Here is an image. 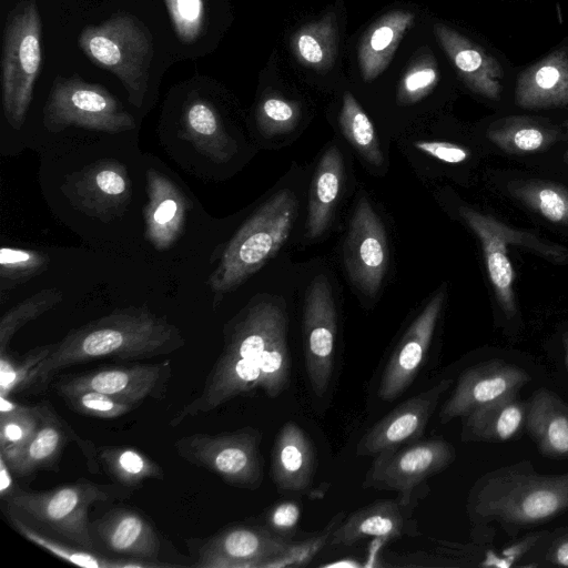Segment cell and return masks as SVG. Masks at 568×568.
<instances>
[{
  "label": "cell",
  "instance_id": "cell-34",
  "mask_svg": "<svg viewBox=\"0 0 568 568\" xmlns=\"http://www.w3.org/2000/svg\"><path fill=\"white\" fill-rule=\"evenodd\" d=\"M41 424L39 406H24L0 396V455L11 468Z\"/></svg>",
  "mask_w": 568,
  "mask_h": 568
},
{
  "label": "cell",
  "instance_id": "cell-17",
  "mask_svg": "<svg viewBox=\"0 0 568 568\" xmlns=\"http://www.w3.org/2000/svg\"><path fill=\"white\" fill-rule=\"evenodd\" d=\"M292 541L264 526L234 525L197 548L199 568H262Z\"/></svg>",
  "mask_w": 568,
  "mask_h": 568
},
{
  "label": "cell",
  "instance_id": "cell-12",
  "mask_svg": "<svg viewBox=\"0 0 568 568\" xmlns=\"http://www.w3.org/2000/svg\"><path fill=\"white\" fill-rule=\"evenodd\" d=\"M459 214L481 243L484 258L495 295L505 314L516 313L514 295V268L507 253L510 244L532 248L557 263L568 261V251L561 246L544 243L531 234L511 229L490 215H485L467 206Z\"/></svg>",
  "mask_w": 568,
  "mask_h": 568
},
{
  "label": "cell",
  "instance_id": "cell-37",
  "mask_svg": "<svg viewBox=\"0 0 568 568\" xmlns=\"http://www.w3.org/2000/svg\"><path fill=\"white\" fill-rule=\"evenodd\" d=\"M487 135L499 149L517 155L540 151L555 140V133L550 129L521 116L494 122Z\"/></svg>",
  "mask_w": 568,
  "mask_h": 568
},
{
  "label": "cell",
  "instance_id": "cell-18",
  "mask_svg": "<svg viewBox=\"0 0 568 568\" xmlns=\"http://www.w3.org/2000/svg\"><path fill=\"white\" fill-rule=\"evenodd\" d=\"M530 381L519 366L503 359H490L466 368L458 377L452 395L442 406V425L464 418L477 408L519 389Z\"/></svg>",
  "mask_w": 568,
  "mask_h": 568
},
{
  "label": "cell",
  "instance_id": "cell-20",
  "mask_svg": "<svg viewBox=\"0 0 568 568\" xmlns=\"http://www.w3.org/2000/svg\"><path fill=\"white\" fill-rule=\"evenodd\" d=\"M64 193L84 213L108 217L128 205L132 191L124 165L102 160L70 176Z\"/></svg>",
  "mask_w": 568,
  "mask_h": 568
},
{
  "label": "cell",
  "instance_id": "cell-49",
  "mask_svg": "<svg viewBox=\"0 0 568 568\" xmlns=\"http://www.w3.org/2000/svg\"><path fill=\"white\" fill-rule=\"evenodd\" d=\"M414 148L436 160L449 164H458L466 161L469 152L462 145L442 141H416Z\"/></svg>",
  "mask_w": 568,
  "mask_h": 568
},
{
  "label": "cell",
  "instance_id": "cell-7",
  "mask_svg": "<svg viewBox=\"0 0 568 568\" xmlns=\"http://www.w3.org/2000/svg\"><path fill=\"white\" fill-rule=\"evenodd\" d=\"M262 433L251 426L217 434L194 433L174 442L176 454L187 463L244 489L261 487L264 459Z\"/></svg>",
  "mask_w": 568,
  "mask_h": 568
},
{
  "label": "cell",
  "instance_id": "cell-36",
  "mask_svg": "<svg viewBox=\"0 0 568 568\" xmlns=\"http://www.w3.org/2000/svg\"><path fill=\"white\" fill-rule=\"evenodd\" d=\"M98 458L114 483L130 489L145 480L163 478L162 467L132 447L101 446L98 448Z\"/></svg>",
  "mask_w": 568,
  "mask_h": 568
},
{
  "label": "cell",
  "instance_id": "cell-1",
  "mask_svg": "<svg viewBox=\"0 0 568 568\" xmlns=\"http://www.w3.org/2000/svg\"><path fill=\"white\" fill-rule=\"evenodd\" d=\"M185 345L179 327L144 306H128L71 329L54 343L32 385L44 389L65 367L99 358L142 359L169 355Z\"/></svg>",
  "mask_w": 568,
  "mask_h": 568
},
{
  "label": "cell",
  "instance_id": "cell-2",
  "mask_svg": "<svg viewBox=\"0 0 568 568\" xmlns=\"http://www.w3.org/2000/svg\"><path fill=\"white\" fill-rule=\"evenodd\" d=\"M568 510V473L542 475L523 460L486 473L471 487L467 514L475 524L523 528Z\"/></svg>",
  "mask_w": 568,
  "mask_h": 568
},
{
  "label": "cell",
  "instance_id": "cell-22",
  "mask_svg": "<svg viewBox=\"0 0 568 568\" xmlns=\"http://www.w3.org/2000/svg\"><path fill=\"white\" fill-rule=\"evenodd\" d=\"M41 424L18 462L10 468L18 476H26L39 468L52 467L71 439L81 448L92 473L99 471L98 449L81 438L73 428L61 418L49 402L39 405Z\"/></svg>",
  "mask_w": 568,
  "mask_h": 568
},
{
  "label": "cell",
  "instance_id": "cell-42",
  "mask_svg": "<svg viewBox=\"0 0 568 568\" xmlns=\"http://www.w3.org/2000/svg\"><path fill=\"white\" fill-rule=\"evenodd\" d=\"M53 346L54 343L34 347L20 358L12 357L8 351L0 353V396H10L32 385L39 366Z\"/></svg>",
  "mask_w": 568,
  "mask_h": 568
},
{
  "label": "cell",
  "instance_id": "cell-24",
  "mask_svg": "<svg viewBox=\"0 0 568 568\" xmlns=\"http://www.w3.org/2000/svg\"><path fill=\"white\" fill-rule=\"evenodd\" d=\"M316 469V452L307 434L294 422H286L278 430L271 463V477L284 493L306 490Z\"/></svg>",
  "mask_w": 568,
  "mask_h": 568
},
{
  "label": "cell",
  "instance_id": "cell-45",
  "mask_svg": "<svg viewBox=\"0 0 568 568\" xmlns=\"http://www.w3.org/2000/svg\"><path fill=\"white\" fill-rule=\"evenodd\" d=\"M345 518L344 511L337 513L323 530L301 542H291L281 554L266 560L262 568L304 567L328 544L333 531Z\"/></svg>",
  "mask_w": 568,
  "mask_h": 568
},
{
  "label": "cell",
  "instance_id": "cell-53",
  "mask_svg": "<svg viewBox=\"0 0 568 568\" xmlns=\"http://www.w3.org/2000/svg\"><path fill=\"white\" fill-rule=\"evenodd\" d=\"M565 158H566V161H567V163H568V150H567V152H566Z\"/></svg>",
  "mask_w": 568,
  "mask_h": 568
},
{
  "label": "cell",
  "instance_id": "cell-54",
  "mask_svg": "<svg viewBox=\"0 0 568 568\" xmlns=\"http://www.w3.org/2000/svg\"><path fill=\"white\" fill-rule=\"evenodd\" d=\"M567 54H568V52H567Z\"/></svg>",
  "mask_w": 568,
  "mask_h": 568
},
{
  "label": "cell",
  "instance_id": "cell-39",
  "mask_svg": "<svg viewBox=\"0 0 568 568\" xmlns=\"http://www.w3.org/2000/svg\"><path fill=\"white\" fill-rule=\"evenodd\" d=\"M509 192L530 210L556 224H568V189L542 180L513 182Z\"/></svg>",
  "mask_w": 568,
  "mask_h": 568
},
{
  "label": "cell",
  "instance_id": "cell-31",
  "mask_svg": "<svg viewBox=\"0 0 568 568\" xmlns=\"http://www.w3.org/2000/svg\"><path fill=\"white\" fill-rule=\"evenodd\" d=\"M343 178V155L336 145H331L321 156L313 175L305 223L307 237H318L327 230L341 193Z\"/></svg>",
  "mask_w": 568,
  "mask_h": 568
},
{
  "label": "cell",
  "instance_id": "cell-48",
  "mask_svg": "<svg viewBox=\"0 0 568 568\" xmlns=\"http://www.w3.org/2000/svg\"><path fill=\"white\" fill-rule=\"evenodd\" d=\"M301 518V506L296 501L286 500L274 505L266 515L271 530L291 540Z\"/></svg>",
  "mask_w": 568,
  "mask_h": 568
},
{
  "label": "cell",
  "instance_id": "cell-29",
  "mask_svg": "<svg viewBox=\"0 0 568 568\" xmlns=\"http://www.w3.org/2000/svg\"><path fill=\"white\" fill-rule=\"evenodd\" d=\"M525 423L526 402L511 392L464 417L460 438L465 443H504L517 437Z\"/></svg>",
  "mask_w": 568,
  "mask_h": 568
},
{
  "label": "cell",
  "instance_id": "cell-46",
  "mask_svg": "<svg viewBox=\"0 0 568 568\" xmlns=\"http://www.w3.org/2000/svg\"><path fill=\"white\" fill-rule=\"evenodd\" d=\"M77 413L95 418H118L139 405L95 390H74L59 394Z\"/></svg>",
  "mask_w": 568,
  "mask_h": 568
},
{
  "label": "cell",
  "instance_id": "cell-16",
  "mask_svg": "<svg viewBox=\"0 0 568 568\" xmlns=\"http://www.w3.org/2000/svg\"><path fill=\"white\" fill-rule=\"evenodd\" d=\"M452 384V378L442 379L398 404L362 436L356 445V455L376 457L419 440Z\"/></svg>",
  "mask_w": 568,
  "mask_h": 568
},
{
  "label": "cell",
  "instance_id": "cell-33",
  "mask_svg": "<svg viewBox=\"0 0 568 568\" xmlns=\"http://www.w3.org/2000/svg\"><path fill=\"white\" fill-rule=\"evenodd\" d=\"M291 49L296 61L303 67L320 72L329 70L337 54L334 14L328 13L295 31L291 38Z\"/></svg>",
  "mask_w": 568,
  "mask_h": 568
},
{
  "label": "cell",
  "instance_id": "cell-19",
  "mask_svg": "<svg viewBox=\"0 0 568 568\" xmlns=\"http://www.w3.org/2000/svg\"><path fill=\"white\" fill-rule=\"evenodd\" d=\"M443 303L444 293L438 292L402 336L382 372L377 388L382 400L393 402L415 381L427 356Z\"/></svg>",
  "mask_w": 568,
  "mask_h": 568
},
{
  "label": "cell",
  "instance_id": "cell-32",
  "mask_svg": "<svg viewBox=\"0 0 568 568\" xmlns=\"http://www.w3.org/2000/svg\"><path fill=\"white\" fill-rule=\"evenodd\" d=\"M182 125L186 139L213 160L225 162L234 153V143L216 109L207 100L191 99L183 109Z\"/></svg>",
  "mask_w": 568,
  "mask_h": 568
},
{
  "label": "cell",
  "instance_id": "cell-47",
  "mask_svg": "<svg viewBox=\"0 0 568 568\" xmlns=\"http://www.w3.org/2000/svg\"><path fill=\"white\" fill-rule=\"evenodd\" d=\"M179 39L185 43L195 41L203 31V0H164Z\"/></svg>",
  "mask_w": 568,
  "mask_h": 568
},
{
  "label": "cell",
  "instance_id": "cell-25",
  "mask_svg": "<svg viewBox=\"0 0 568 568\" xmlns=\"http://www.w3.org/2000/svg\"><path fill=\"white\" fill-rule=\"evenodd\" d=\"M146 236L158 250H164L182 232L186 217V197L171 180L153 169L146 172Z\"/></svg>",
  "mask_w": 568,
  "mask_h": 568
},
{
  "label": "cell",
  "instance_id": "cell-4",
  "mask_svg": "<svg viewBox=\"0 0 568 568\" xmlns=\"http://www.w3.org/2000/svg\"><path fill=\"white\" fill-rule=\"evenodd\" d=\"M78 45L93 64L116 75L132 104L142 105L154 50L152 34L140 19L124 11L113 13L87 26Z\"/></svg>",
  "mask_w": 568,
  "mask_h": 568
},
{
  "label": "cell",
  "instance_id": "cell-27",
  "mask_svg": "<svg viewBox=\"0 0 568 568\" xmlns=\"http://www.w3.org/2000/svg\"><path fill=\"white\" fill-rule=\"evenodd\" d=\"M517 104L525 109H546L568 104V54L550 52L525 69L516 83Z\"/></svg>",
  "mask_w": 568,
  "mask_h": 568
},
{
  "label": "cell",
  "instance_id": "cell-8",
  "mask_svg": "<svg viewBox=\"0 0 568 568\" xmlns=\"http://www.w3.org/2000/svg\"><path fill=\"white\" fill-rule=\"evenodd\" d=\"M43 124L51 132L77 126L105 133L135 128L133 116L104 87L78 75H58L43 108Z\"/></svg>",
  "mask_w": 568,
  "mask_h": 568
},
{
  "label": "cell",
  "instance_id": "cell-44",
  "mask_svg": "<svg viewBox=\"0 0 568 568\" xmlns=\"http://www.w3.org/2000/svg\"><path fill=\"white\" fill-rule=\"evenodd\" d=\"M300 118L301 104L297 101L275 94L264 97L256 109L257 126L266 136L291 132Z\"/></svg>",
  "mask_w": 568,
  "mask_h": 568
},
{
  "label": "cell",
  "instance_id": "cell-30",
  "mask_svg": "<svg viewBox=\"0 0 568 568\" xmlns=\"http://www.w3.org/2000/svg\"><path fill=\"white\" fill-rule=\"evenodd\" d=\"M414 22V12L393 10L366 29L357 49L358 68L365 82L374 81L386 70Z\"/></svg>",
  "mask_w": 568,
  "mask_h": 568
},
{
  "label": "cell",
  "instance_id": "cell-50",
  "mask_svg": "<svg viewBox=\"0 0 568 568\" xmlns=\"http://www.w3.org/2000/svg\"><path fill=\"white\" fill-rule=\"evenodd\" d=\"M546 560L568 567V531L554 540L546 554Z\"/></svg>",
  "mask_w": 568,
  "mask_h": 568
},
{
  "label": "cell",
  "instance_id": "cell-40",
  "mask_svg": "<svg viewBox=\"0 0 568 568\" xmlns=\"http://www.w3.org/2000/svg\"><path fill=\"white\" fill-rule=\"evenodd\" d=\"M439 81V70L432 51L418 52L409 62L398 83L396 101L400 105L419 102L429 95Z\"/></svg>",
  "mask_w": 568,
  "mask_h": 568
},
{
  "label": "cell",
  "instance_id": "cell-43",
  "mask_svg": "<svg viewBox=\"0 0 568 568\" xmlns=\"http://www.w3.org/2000/svg\"><path fill=\"white\" fill-rule=\"evenodd\" d=\"M48 264L49 257L42 252L2 247L0 250L1 291L12 290L16 285L39 275Z\"/></svg>",
  "mask_w": 568,
  "mask_h": 568
},
{
  "label": "cell",
  "instance_id": "cell-52",
  "mask_svg": "<svg viewBox=\"0 0 568 568\" xmlns=\"http://www.w3.org/2000/svg\"><path fill=\"white\" fill-rule=\"evenodd\" d=\"M562 345L565 349V361L568 368V332L564 333L562 335Z\"/></svg>",
  "mask_w": 568,
  "mask_h": 568
},
{
  "label": "cell",
  "instance_id": "cell-21",
  "mask_svg": "<svg viewBox=\"0 0 568 568\" xmlns=\"http://www.w3.org/2000/svg\"><path fill=\"white\" fill-rule=\"evenodd\" d=\"M416 504H404L398 498L376 500L356 509L333 531L328 546H352L365 538L389 540L418 535L413 509Z\"/></svg>",
  "mask_w": 568,
  "mask_h": 568
},
{
  "label": "cell",
  "instance_id": "cell-41",
  "mask_svg": "<svg viewBox=\"0 0 568 568\" xmlns=\"http://www.w3.org/2000/svg\"><path fill=\"white\" fill-rule=\"evenodd\" d=\"M62 300L59 290L43 288L7 311L0 320V353L7 352L13 335L22 326L53 308Z\"/></svg>",
  "mask_w": 568,
  "mask_h": 568
},
{
  "label": "cell",
  "instance_id": "cell-14",
  "mask_svg": "<svg viewBox=\"0 0 568 568\" xmlns=\"http://www.w3.org/2000/svg\"><path fill=\"white\" fill-rule=\"evenodd\" d=\"M343 258L352 283L366 296L374 297L388 266V244L384 225L366 199L353 213L343 246Z\"/></svg>",
  "mask_w": 568,
  "mask_h": 568
},
{
  "label": "cell",
  "instance_id": "cell-28",
  "mask_svg": "<svg viewBox=\"0 0 568 568\" xmlns=\"http://www.w3.org/2000/svg\"><path fill=\"white\" fill-rule=\"evenodd\" d=\"M525 429L542 456L568 458V404L554 392L539 388L526 402Z\"/></svg>",
  "mask_w": 568,
  "mask_h": 568
},
{
  "label": "cell",
  "instance_id": "cell-6",
  "mask_svg": "<svg viewBox=\"0 0 568 568\" xmlns=\"http://www.w3.org/2000/svg\"><path fill=\"white\" fill-rule=\"evenodd\" d=\"M132 491L119 484H95L85 479L43 491L17 488L6 499L10 510L26 514L80 547L93 550L89 527L90 507L100 501L123 499Z\"/></svg>",
  "mask_w": 568,
  "mask_h": 568
},
{
  "label": "cell",
  "instance_id": "cell-10",
  "mask_svg": "<svg viewBox=\"0 0 568 568\" xmlns=\"http://www.w3.org/2000/svg\"><path fill=\"white\" fill-rule=\"evenodd\" d=\"M291 375L264 361L236 358L221 354L205 378L201 393L176 413L170 425L211 412L232 398L262 389L270 398L278 397L290 385Z\"/></svg>",
  "mask_w": 568,
  "mask_h": 568
},
{
  "label": "cell",
  "instance_id": "cell-51",
  "mask_svg": "<svg viewBox=\"0 0 568 568\" xmlns=\"http://www.w3.org/2000/svg\"><path fill=\"white\" fill-rule=\"evenodd\" d=\"M11 474H13L12 470L0 455V496L3 500L10 497L18 488L13 484Z\"/></svg>",
  "mask_w": 568,
  "mask_h": 568
},
{
  "label": "cell",
  "instance_id": "cell-23",
  "mask_svg": "<svg viewBox=\"0 0 568 568\" xmlns=\"http://www.w3.org/2000/svg\"><path fill=\"white\" fill-rule=\"evenodd\" d=\"M434 33L463 82L477 94L499 99L504 71L498 60L444 23H436Z\"/></svg>",
  "mask_w": 568,
  "mask_h": 568
},
{
  "label": "cell",
  "instance_id": "cell-35",
  "mask_svg": "<svg viewBox=\"0 0 568 568\" xmlns=\"http://www.w3.org/2000/svg\"><path fill=\"white\" fill-rule=\"evenodd\" d=\"M10 520L14 529L32 544L41 547L48 552L65 560L70 564L88 568H151V567H170L171 564L160 561H149L143 559H111L104 556L93 554L92 550L74 548L37 531L27 525L17 514L10 510Z\"/></svg>",
  "mask_w": 568,
  "mask_h": 568
},
{
  "label": "cell",
  "instance_id": "cell-9",
  "mask_svg": "<svg viewBox=\"0 0 568 568\" xmlns=\"http://www.w3.org/2000/svg\"><path fill=\"white\" fill-rule=\"evenodd\" d=\"M456 458L454 446L439 438L417 440L374 457L363 487L396 491L404 504L422 498L426 479L443 471Z\"/></svg>",
  "mask_w": 568,
  "mask_h": 568
},
{
  "label": "cell",
  "instance_id": "cell-15",
  "mask_svg": "<svg viewBox=\"0 0 568 568\" xmlns=\"http://www.w3.org/2000/svg\"><path fill=\"white\" fill-rule=\"evenodd\" d=\"M172 376L171 361L144 365L111 366L61 378L58 394L74 390H95L140 405L146 398L163 399Z\"/></svg>",
  "mask_w": 568,
  "mask_h": 568
},
{
  "label": "cell",
  "instance_id": "cell-5",
  "mask_svg": "<svg viewBox=\"0 0 568 568\" xmlns=\"http://www.w3.org/2000/svg\"><path fill=\"white\" fill-rule=\"evenodd\" d=\"M42 21L36 0H22L9 12L1 54L2 105L8 123L19 130L29 110L42 63Z\"/></svg>",
  "mask_w": 568,
  "mask_h": 568
},
{
  "label": "cell",
  "instance_id": "cell-38",
  "mask_svg": "<svg viewBox=\"0 0 568 568\" xmlns=\"http://www.w3.org/2000/svg\"><path fill=\"white\" fill-rule=\"evenodd\" d=\"M338 123L347 142L366 162L374 166L383 164L384 156L375 128L349 91H346L343 95Z\"/></svg>",
  "mask_w": 568,
  "mask_h": 568
},
{
  "label": "cell",
  "instance_id": "cell-13",
  "mask_svg": "<svg viewBox=\"0 0 568 568\" xmlns=\"http://www.w3.org/2000/svg\"><path fill=\"white\" fill-rule=\"evenodd\" d=\"M337 314L331 284L318 275L310 284L303 307V353L311 389L323 397L335 365Z\"/></svg>",
  "mask_w": 568,
  "mask_h": 568
},
{
  "label": "cell",
  "instance_id": "cell-3",
  "mask_svg": "<svg viewBox=\"0 0 568 568\" xmlns=\"http://www.w3.org/2000/svg\"><path fill=\"white\" fill-rule=\"evenodd\" d=\"M297 206L294 193L282 190L242 224L207 280L215 298L237 288L278 252L291 233Z\"/></svg>",
  "mask_w": 568,
  "mask_h": 568
},
{
  "label": "cell",
  "instance_id": "cell-11",
  "mask_svg": "<svg viewBox=\"0 0 568 568\" xmlns=\"http://www.w3.org/2000/svg\"><path fill=\"white\" fill-rule=\"evenodd\" d=\"M287 316L280 302L264 298L251 303L224 328L221 354L236 358L264 361L291 375L286 339Z\"/></svg>",
  "mask_w": 568,
  "mask_h": 568
},
{
  "label": "cell",
  "instance_id": "cell-26",
  "mask_svg": "<svg viewBox=\"0 0 568 568\" xmlns=\"http://www.w3.org/2000/svg\"><path fill=\"white\" fill-rule=\"evenodd\" d=\"M94 528L112 551L158 561L159 537L153 526L138 511L124 507L111 508L94 523Z\"/></svg>",
  "mask_w": 568,
  "mask_h": 568
}]
</instances>
